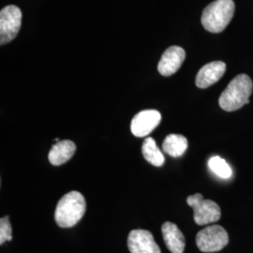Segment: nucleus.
Wrapping results in <instances>:
<instances>
[{
	"label": "nucleus",
	"instance_id": "nucleus-13",
	"mask_svg": "<svg viewBox=\"0 0 253 253\" xmlns=\"http://www.w3.org/2000/svg\"><path fill=\"white\" fill-rule=\"evenodd\" d=\"M188 140L180 134H169L163 141V151L172 158H178L186 152Z\"/></svg>",
	"mask_w": 253,
	"mask_h": 253
},
{
	"label": "nucleus",
	"instance_id": "nucleus-15",
	"mask_svg": "<svg viewBox=\"0 0 253 253\" xmlns=\"http://www.w3.org/2000/svg\"><path fill=\"white\" fill-rule=\"evenodd\" d=\"M208 166L210 170L220 178L227 179L232 176L231 167L225 162V160L221 159L220 157H217V156L212 157L208 162Z\"/></svg>",
	"mask_w": 253,
	"mask_h": 253
},
{
	"label": "nucleus",
	"instance_id": "nucleus-1",
	"mask_svg": "<svg viewBox=\"0 0 253 253\" xmlns=\"http://www.w3.org/2000/svg\"><path fill=\"white\" fill-rule=\"evenodd\" d=\"M85 210L84 197L79 191H70L59 200L54 212V220L61 228H71L81 220Z\"/></svg>",
	"mask_w": 253,
	"mask_h": 253
},
{
	"label": "nucleus",
	"instance_id": "nucleus-7",
	"mask_svg": "<svg viewBox=\"0 0 253 253\" xmlns=\"http://www.w3.org/2000/svg\"><path fill=\"white\" fill-rule=\"evenodd\" d=\"M162 121V115L157 110H145L138 113L130 123L131 133L136 137L150 134Z\"/></svg>",
	"mask_w": 253,
	"mask_h": 253
},
{
	"label": "nucleus",
	"instance_id": "nucleus-11",
	"mask_svg": "<svg viewBox=\"0 0 253 253\" xmlns=\"http://www.w3.org/2000/svg\"><path fill=\"white\" fill-rule=\"evenodd\" d=\"M163 239L167 249L172 253H183L186 246L185 236L174 223L166 221L162 227Z\"/></svg>",
	"mask_w": 253,
	"mask_h": 253
},
{
	"label": "nucleus",
	"instance_id": "nucleus-14",
	"mask_svg": "<svg viewBox=\"0 0 253 253\" xmlns=\"http://www.w3.org/2000/svg\"><path fill=\"white\" fill-rule=\"evenodd\" d=\"M142 153L145 161L150 164L156 167L163 166L165 159L160 148L157 146L153 138L147 137L144 141V144L142 146Z\"/></svg>",
	"mask_w": 253,
	"mask_h": 253
},
{
	"label": "nucleus",
	"instance_id": "nucleus-4",
	"mask_svg": "<svg viewBox=\"0 0 253 253\" xmlns=\"http://www.w3.org/2000/svg\"><path fill=\"white\" fill-rule=\"evenodd\" d=\"M187 203L193 209V218L197 225H208L216 222L221 217V211L217 203L204 199L201 193L189 196Z\"/></svg>",
	"mask_w": 253,
	"mask_h": 253
},
{
	"label": "nucleus",
	"instance_id": "nucleus-6",
	"mask_svg": "<svg viewBox=\"0 0 253 253\" xmlns=\"http://www.w3.org/2000/svg\"><path fill=\"white\" fill-rule=\"evenodd\" d=\"M22 11L17 6L9 5L0 11V44L13 41L21 28Z\"/></svg>",
	"mask_w": 253,
	"mask_h": 253
},
{
	"label": "nucleus",
	"instance_id": "nucleus-10",
	"mask_svg": "<svg viewBox=\"0 0 253 253\" xmlns=\"http://www.w3.org/2000/svg\"><path fill=\"white\" fill-rule=\"evenodd\" d=\"M226 64L222 61H214L205 65L200 70L195 84L199 88H208L217 83L225 73Z\"/></svg>",
	"mask_w": 253,
	"mask_h": 253
},
{
	"label": "nucleus",
	"instance_id": "nucleus-16",
	"mask_svg": "<svg viewBox=\"0 0 253 253\" xmlns=\"http://www.w3.org/2000/svg\"><path fill=\"white\" fill-rule=\"evenodd\" d=\"M12 240V227L8 216L0 219V245Z\"/></svg>",
	"mask_w": 253,
	"mask_h": 253
},
{
	"label": "nucleus",
	"instance_id": "nucleus-8",
	"mask_svg": "<svg viewBox=\"0 0 253 253\" xmlns=\"http://www.w3.org/2000/svg\"><path fill=\"white\" fill-rule=\"evenodd\" d=\"M130 253H162L154 236L147 230H132L127 237Z\"/></svg>",
	"mask_w": 253,
	"mask_h": 253
},
{
	"label": "nucleus",
	"instance_id": "nucleus-2",
	"mask_svg": "<svg viewBox=\"0 0 253 253\" xmlns=\"http://www.w3.org/2000/svg\"><path fill=\"white\" fill-rule=\"evenodd\" d=\"M253 90V81L247 74L235 76L219 97L220 108L226 112H234L243 107L245 104L250 103Z\"/></svg>",
	"mask_w": 253,
	"mask_h": 253
},
{
	"label": "nucleus",
	"instance_id": "nucleus-9",
	"mask_svg": "<svg viewBox=\"0 0 253 253\" xmlns=\"http://www.w3.org/2000/svg\"><path fill=\"white\" fill-rule=\"evenodd\" d=\"M186 58V52L179 46L169 47L162 55L158 71L163 76H171L176 73Z\"/></svg>",
	"mask_w": 253,
	"mask_h": 253
},
{
	"label": "nucleus",
	"instance_id": "nucleus-3",
	"mask_svg": "<svg viewBox=\"0 0 253 253\" xmlns=\"http://www.w3.org/2000/svg\"><path fill=\"white\" fill-rule=\"evenodd\" d=\"M235 3L233 0H216L204 9L202 14V25L211 33L223 31L230 24L235 13Z\"/></svg>",
	"mask_w": 253,
	"mask_h": 253
},
{
	"label": "nucleus",
	"instance_id": "nucleus-5",
	"mask_svg": "<svg viewBox=\"0 0 253 253\" xmlns=\"http://www.w3.org/2000/svg\"><path fill=\"white\" fill-rule=\"evenodd\" d=\"M229 235L219 225H211L201 230L196 235V244L203 253H216L226 247Z\"/></svg>",
	"mask_w": 253,
	"mask_h": 253
},
{
	"label": "nucleus",
	"instance_id": "nucleus-12",
	"mask_svg": "<svg viewBox=\"0 0 253 253\" xmlns=\"http://www.w3.org/2000/svg\"><path fill=\"white\" fill-rule=\"evenodd\" d=\"M76 151V145L73 141L64 140L59 141L51 148L48 160L54 166H59L69 162Z\"/></svg>",
	"mask_w": 253,
	"mask_h": 253
}]
</instances>
